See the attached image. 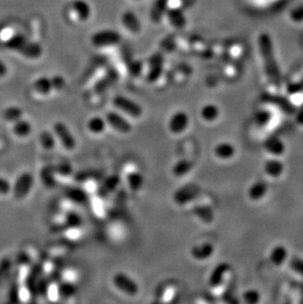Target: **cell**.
<instances>
[{"label":"cell","mask_w":303,"mask_h":304,"mask_svg":"<svg viewBox=\"0 0 303 304\" xmlns=\"http://www.w3.org/2000/svg\"><path fill=\"white\" fill-rule=\"evenodd\" d=\"M264 173L270 179H278L286 172V166L278 158H271L264 163Z\"/></svg>","instance_id":"11"},{"label":"cell","mask_w":303,"mask_h":304,"mask_svg":"<svg viewBox=\"0 0 303 304\" xmlns=\"http://www.w3.org/2000/svg\"><path fill=\"white\" fill-rule=\"evenodd\" d=\"M169 8V0H157L153 9L151 10V19L158 23L166 15Z\"/></svg>","instance_id":"23"},{"label":"cell","mask_w":303,"mask_h":304,"mask_svg":"<svg viewBox=\"0 0 303 304\" xmlns=\"http://www.w3.org/2000/svg\"><path fill=\"white\" fill-rule=\"evenodd\" d=\"M237 154V148L230 142L223 141L214 147V155L221 160H229L234 159Z\"/></svg>","instance_id":"12"},{"label":"cell","mask_w":303,"mask_h":304,"mask_svg":"<svg viewBox=\"0 0 303 304\" xmlns=\"http://www.w3.org/2000/svg\"><path fill=\"white\" fill-rule=\"evenodd\" d=\"M8 301L11 303H18L20 301V287L17 280H13L9 286Z\"/></svg>","instance_id":"41"},{"label":"cell","mask_w":303,"mask_h":304,"mask_svg":"<svg viewBox=\"0 0 303 304\" xmlns=\"http://www.w3.org/2000/svg\"><path fill=\"white\" fill-rule=\"evenodd\" d=\"M288 257H289L288 249L283 245L275 246L269 254L270 262L276 267H282L286 264Z\"/></svg>","instance_id":"16"},{"label":"cell","mask_w":303,"mask_h":304,"mask_svg":"<svg viewBox=\"0 0 303 304\" xmlns=\"http://www.w3.org/2000/svg\"><path fill=\"white\" fill-rule=\"evenodd\" d=\"M230 271V265L226 262H222L217 265L209 276L208 285L211 289H218L224 284L225 277Z\"/></svg>","instance_id":"9"},{"label":"cell","mask_w":303,"mask_h":304,"mask_svg":"<svg viewBox=\"0 0 303 304\" xmlns=\"http://www.w3.org/2000/svg\"><path fill=\"white\" fill-rule=\"evenodd\" d=\"M190 124V119L187 112L183 110H177L169 119L168 128L173 135H180L184 133Z\"/></svg>","instance_id":"6"},{"label":"cell","mask_w":303,"mask_h":304,"mask_svg":"<svg viewBox=\"0 0 303 304\" xmlns=\"http://www.w3.org/2000/svg\"><path fill=\"white\" fill-rule=\"evenodd\" d=\"M35 91L42 96L50 95L52 90H53V82L52 79L46 77H41L34 83Z\"/></svg>","instance_id":"29"},{"label":"cell","mask_w":303,"mask_h":304,"mask_svg":"<svg viewBox=\"0 0 303 304\" xmlns=\"http://www.w3.org/2000/svg\"><path fill=\"white\" fill-rule=\"evenodd\" d=\"M7 73V67L0 60V77H3Z\"/></svg>","instance_id":"46"},{"label":"cell","mask_w":303,"mask_h":304,"mask_svg":"<svg viewBox=\"0 0 303 304\" xmlns=\"http://www.w3.org/2000/svg\"><path fill=\"white\" fill-rule=\"evenodd\" d=\"M65 195L67 198L71 201H73L74 203L77 204H83L87 201V195L86 192L78 188V187H68L65 189Z\"/></svg>","instance_id":"28"},{"label":"cell","mask_w":303,"mask_h":304,"mask_svg":"<svg viewBox=\"0 0 303 304\" xmlns=\"http://www.w3.org/2000/svg\"><path fill=\"white\" fill-rule=\"evenodd\" d=\"M216 251L215 245L210 241H204L195 244L191 247L190 254L191 257L196 261H206L209 260Z\"/></svg>","instance_id":"10"},{"label":"cell","mask_w":303,"mask_h":304,"mask_svg":"<svg viewBox=\"0 0 303 304\" xmlns=\"http://www.w3.org/2000/svg\"><path fill=\"white\" fill-rule=\"evenodd\" d=\"M12 130H13V133L16 136L23 138V137H27V136H29L31 134V132H32V125L28 120L22 119H19V120L14 122Z\"/></svg>","instance_id":"26"},{"label":"cell","mask_w":303,"mask_h":304,"mask_svg":"<svg viewBox=\"0 0 303 304\" xmlns=\"http://www.w3.org/2000/svg\"><path fill=\"white\" fill-rule=\"evenodd\" d=\"M28 41L29 40H27V38L24 35L18 34V35L13 36L10 40H8L5 45L10 50L21 52L25 48Z\"/></svg>","instance_id":"30"},{"label":"cell","mask_w":303,"mask_h":304,"mask_svg":"<svg viewBox=\"0 0 303 304\" xmlns=\"http://www.w3.org/2000/svg\"><path fill=\"white\" fill-rule=\"evenodd\" d=\"M65 225L69 228H76L82 225V218L76 212H68L65 216Z\"/></svg>","instance_id":"37"},{"label":"cell","mask_w":303,"mask_h":304,"mask_svg":"<svg viewBox=\"0 0 303 304\" xmlns=\"http://www.w3.org/2000/svg\"><path fill=\"white\" fill-rule=\"evenodd\" d=\"M22 115H23L22 109L17 106H10L3 111V119L6 121L13 122V123L15 121L22 119Z\"/></svg>","instance_id":"34"},{"label":"cell","mask_w":303,"mask_h":304,"mask_svg":"<svg viewBox=\"0 0 303 304\" xmlns=\"http://www.w3.org/2000/svg\"><path fill=\"white\" fill-rule=\"evenodd\" d=\"M162 58L158 56L155 60H152V65L148 72V80L150 82L158 81L162 74Z\"/></svg>","instance_id":"27"},{"label":"cell","mask_w":303,"mask_h":304,"mask_svg":"<svg viewBox=\"0 0 303 304\" xmlns=\"http://www.w3.org/2000/svg\"><path fill=\"white\" fill-rule=\"evenodd\" d=\"M296 122H297V124H298L299 126L303 127V109H301V110L298 112V114H297V116H296Z\"/></svg>","instance_id":"47"},{"label":"cell","mask_w":303,"mask_h":304,"mask_svg":"<svg viewBox=\"0 0 303 304\" xmlns=\"http://www.w3.org/2000/svg\"><path fill=\"white\" fill-rule=\"evenodd\" d=\"M12 266L13 263L9 258H3L0 260V285H2L11 274Z\"/></svg>","instance_id":"33"},{"label":"cell","mask_w":303,"mask_h":304,"mask_svg":"<svg viewBox=\"0 0 303 304\" xmlns=\"http://www.w3.org/2000/svg\"><path fill=\"white\" fill-rule=\"evenodd\" d=\"M29 58H38L41 54V48L40 44L37 42H31L28 41L25 48L20 52Z\"/></svg>","instance_id":"32"},{"label":"cell","mask_w":303,"mask_h":304,"mask_svg":"<svg viewBox=\"0 0 303 304\" xmlns=\"http://www.w3.org/2000/svg\"><path fill=\"white\" fill-rule=\"evenodd\" d=\"M31 261V257L26 252H20L16 258V263L19 266H26L30 264Z\"/></svg>","instance_id":"44"},{"label":"cell","mask_w":303,"mask_h":304,"mask_svg":"<svg viewBox=\"0 0 303 304\" xmlns=\"http://www.w3.org/2000/svg\"><path fill=\"white\" fill-rule=\"evenodd\" d=\"M167 17L169 22L175 28H182L186 24L184 14L182 13L181 8H168Z\"/></svg>","instance_id":"20"},{"label":"cell","mask_w":303,"mask_h":304,"mask_svg":"<svg viewBox=\"0 0 303 304\" xmlns=\"http://www.w3.org/2000/svg\"><path fill=\"white\" fill-rule=\"evenodd\" d=\"M11 191H12L11 183L7 179L0 176V194L7 195Z\"/></svg>","instance_id":"42"},{"label":"cell","mask_w":303,"mask_h":304,"mask_svg":"<svg viewBox=\"0 0 303 304\" xmlns=\"http://www.w3.org/2000/svg\"><path fill=\"white\" fill-rule=\"evenodd\" d=\"M105 118H106L107 125L113 130H115L116 132L123 135H127L131 133L133 126L130 121L126 118H124L121 113H119V111L109 110L106 112Z\"/></svg>","instance_id":"4"},{"label":"cell","mask_w":303,"mask_h":304,"mask_svg":"<svg viewBox=\"0 0 303 304\" xmlns=\"http://www.w3.org/2000/svg\"><path fill=\"white\" fill-rule=\"evenodd\" d=\"M193 169V163L187 159H180L172 166V174L176 177H181L188 174Z\"/></svg>","instance_id":"24"},{"label":"cell","mask_w":303,"mask_h":304,"mask_svg":"<svg viewBox=\"0 0 303 304\" xmlns=\"http://www.w3.org/2000/svg\"><path fill=\"white\" fill-rule=\"evenodd\" d=\"M197 188L194 186L189 185L182 187L179 190H177L173 195V199H174V203L182 206L194 200L197 197Z\"/></svg>","instance_id":"15"},{"label":"cell","mask_w":303,"mask_h":304,"mask_svg":"<svg viewBox=\"0 0 303 304\" xmlns=\"http://www.w3.org/2000/svg\"><path fill=\"white\" fill-rule=\"evenodd\" d=\"M112 284L116 290L130 296H135L139 293L140 288L137 282L129 275L123 272H118L112 277Z\"/></svg>","instance_id":"2"},{"label":"cell","mask_w":303,"mask_h":304,"mask_svg":"<svg viewBox=\"0 0 303 304\" xmlns=\"http://www.w3.org/2000/svg\"><path fill=\"white\" fill-rule=\"evenodd\" d=\"M106 118H102L99 115L92 116L87 122V129L92 135H102L106 132L107 127Z\"/></svg>","instance_id":"18"},{"label":"cell","mask_w":303,"mask_h":304,"mask_svg":"<svg viewBox=\"0 0 303 304\" xmlns=\"http://www.w3.org/2000/svg\"><path fill=\"white\" fill-rule=\"evenodd\" d=\"M40 143L45 150H53L56 144L55 134L49 130H44L40 134Z\"/></svg>","instance_id":"31"},{"label":"cell","mask_w":303,"mask_h":304,"mask_svg":"<svg viewBox=\"0 0 303 304\" xmlns=\"http://www.w3.org/2000/svg\"><path fill=\"white\" fill-rule=\"evenodd\" d=\"M71 7H72V11L75 13L76 17L81 20V22H84L90 18L91 8L86 1L74 0L71 4Z\"/></svg>","instance_id":"19"},{"label":"cell","mask_w":303,"mask_h":304,"mask_svg":"<svg viewBox=\"0 0 303 304\" xmlns=\"http://www.w3.org/2000/svg\"><path fill=\"white\" fill-rule=\"evenodd\" d=\"M264 148H265V151L274 158H279L286 153V150H287L285 142L277 137H271L267 139Z\"/></svg>","instance_id":"14"},{"label":"cell","mask_w":303,"mask_h":304,"mask_svg":"<svg viewBox=\"0 0 303 304\" xmlns=\"http://www.w3.org/2000/svg\"><path fill=\"white\" fill-rule=\"evenodd\" d=\"M291 274L296 278L303 279V260L294 257L290 262Z\"/></svg>","instance_id":"38"},{"label":"cell","mask_w":303,"mask_h":304,"mask_svg":"<svg viewBox=\"0 0 303 304\" xmlns=\"http://www.w3.org/2000/svg\"><path fill=\"white\" fill-rule=\"evenodd\" d=\"M33 185H34L33 174L31 172L21 173L17 177L14 185L12 186L14 197L18 200L25 198L32 190Z\"/></svg>","instance_id":"5"},{"label":"cell","mask_w":303,"mask_h":304,"mask_svg":"<svg viewBox=\"0 0 303 304\" xmlns=\"http://www.w3.org/2000/svg\"><path fill=\"white\" fill-rule=\"evenodd\" d=\"M54 170H55V173H58V174L63 175V176L64 175H69L71 173V171H72L70 165L69 163H66V162H62V163L57 165L54 168Z\"/></svg>","instance_id":"43"},{"label":"cell","mask_w":303,"mask_h":304,"mask_svg":"<svg viewBox=\"0 0 303 304\" xmlns=\"http://www.w3.org/2000/svg\"><path fill=\"white\" fill-rule=\"evenodd\" d=\"M285 300L290 303H300L303 302V290L300 286H288Z\"/></svg>","instance_id":"25"},{"label":"cell","mask_w":303,"mask_h":304,"mask_svg":"<svg viewBox=\"0 0 303 304\" xmlns=\"http://www.w3.org/2000/svg\"><path fill=\"white\" fill-rule=\"evenodd\" d=\"M121 38L118 32L111 30H103L92 36V42L97 48H109L118 44Z\"/></svg>","instance_id":"7"},{"label":"cell","mask_w":303,"mask_h":304,"mask_svg":"<svg viewBox=\"0 0 303 304\" xmlns=\"http://www.w3.org/2000/svg\"><path fill=\"white\" fill-rule=\"evenodd\" d=\"M126 181H127V184H128V187L130 188V190L134 191V192H137L144 185L145 179H144V176H143V174L141 172L135 171V172L128 173Z\"/></svg>","instance_id":"22"},{"label":"cell","mask_w":303,"mask_h":304,"mask_svg":"<svg viewBox=\"0 0 303 304\" xmlns=\"http://www.w3.org/2000/svg\"><path fill=\"white\" fill-rule=\"evenodd\" d=\"M41 276H42V264L37 263L33 265L26 278V288L31 297H35V298L38 297L39 295L38 285Z\"/></svg>","instance_id":"8"},{"label":"cell","mask_w":303,"mask_h":304,"mask_svg":"<svg viewBox=\"0 0 303 304\" xmlns=\"http://www.w3.org/2000/svg\"><path fill=\"white\" fill-rule=\"evenodd\" d=\"M242 299L246 303L256 304L260 302L261 295H260V292L257 290L250 289V290H246L242 293Z\"/></svg>","instance_id":"39"},{"label":"cell","mask_w":303,"mask_h":304,"mask_svg":"<svg viewBox=\"0 0 303 304\" xmlns=\"http://www.w3.org/2000/svg\"><path fill=\"white\" fill-rule=\"evenodd\" d=\"M54 173H55V170H54V168H52V167L44 168L40 172V179H41L42 183L46 187H53L55 184Z\"/></svg>","instance_id":"36"},{"label":"cell","mask_w":303,"mask_h":304,"mask_svg":"<svg viewBox=\"0 0 303 304\" xmlns=\"http://www.w3.org/2000/svg\"><path fill=\"white\" fill-rule=\"evenodd\" d=\"M122 24L132 34H138L141 30V25L137 16L130 11H127L122 15Z\"/></svg>","instance_id":"21"},{"label":"cell","mask_w":303,"mask_h":304,"mask_svg":"<svg viewBox=\"0 0 303 304\" xmlns=\"http://www.w3.org/2000/svg\"><path fill=\"white\" fill-rule=\"evenodd\" d=\"M182 2H183V4H184L185 2H186V0H181Z\"/></svg>","instance_id":"48"},{"label":"cell","mask_w":303,"mask_h":304,"mask_svg":"<svg viewBox=\"0 0 303 304\" xmlns=\"http://www.w3.org/2000/svg\"><path fill=\"white\" fill-rule=\"evenodd\" d=\"M112 104L119 111L131 116L133 119H140L143 115L142 106L125 96L119 95L114 97V99L112 100Z\"/></svg>","instance_id":"1"},{"label":"cell","mask_w":303,"mask_h":304,"mask_svg":"<svg viewBox=\"0 0 303 304\" xmlns=\"http://www.w3.org/2000/svg\"><path fill=\"white\" fill-rule=\"evenodd\" d=\"M194 213L200 219H202L206 223H210L213 221L214 214H213L211 208L208 206H198L195 208Z\"/></svg>","instance_id":"40"},{"label":"cell","mask_w":303,"mask_h":304,"mask_svg":"<svg viewBox=\"0 0 303 304\" xmlns=\"http://www.w3.org/2000/svg\"><path fill=\"white\" fill-rule=\"evenodd\" d=\"M221 114V110L219 106L215 104H207L202 106L200 109V116L202 120H204L207 123H213L217 121Z\"/></svg>","instance_id":"17"},{"label":"cell","mask_w":303,"mask_h":304,"mask_svg":"<svg viewBox=\"0 0 303 304\" xmlns=\"http://www.w3.org/2000/svg\"><path fill=\"white\" fill-rule=\"evenodd\" d=\"M53 132L66 151L70 152L75 150L77 146V141L73 133L71 132V130L64 122H61V121L55 122L53 125Z\"/></svg>","instance_id":"3"},{"label":"cell","mask_w":303,"mask_h":304,"mask_svg":"<svg viewBox=\"0 0 303 304\" xmlns=\"http://www.w3.org/2000/svg\"><path fill=\"white\" fill-rule=\"evenodd\" d=\"M76 292V287L72 283L63 282L58 286V295L62 298H69L73 296Z\"/></svg>","instance_id":"35"},{"label":"cell","mask_w":303,"mask_h":304,"mask_svg":"<svg viewBox=\"0 0 303 304\" xmlns=\"http://www.w3.org/2000/svg\"><path fill=\"white\" fill-rule=\"evenodd\" d=\"M269 192V185L264 180H258L251 184L247 190V196L253 202H259L263 200Z\"/></svg>","instance_id":"13"},{"label":"cell","mask_w":303,"mask_h":304,"mask_svg":"<svg viewBox=\"0 0 303 304\" xmlns=\"http://www.w3.org/2000/svg\"><path fill=\"white\" fill-rule=\"evenodd\" d=\"M52 82H53V89L55 90H61L65 85V81L60 76L53 77L52 78Z\"/></svg>","instance_id":"45"}]
</instances>
